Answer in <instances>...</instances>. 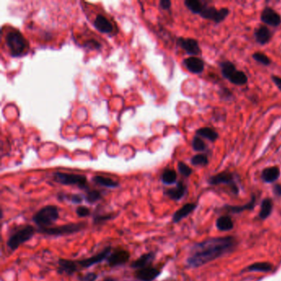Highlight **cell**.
<instances>
[{
    "label": "cell",
    "instance_id": "6da1fadb",
    "mask_svg": "<svg viewBox=\"0 0 281 281\" xmlns=\"http://www.w3.org/2000/svg\"><path fill=\"white\" fill-rule=\"evenodd\" d=\"M236 246L233 237H213L196 243L187 259V266L197 268L231 252Z\"/></svg>",
    "mask_w": 281,
    "mask_h": 281
},
{
    "label": "cell",
    "instance_id": "7a4b0ae2",
    "mask_svg": "<svg viewBox=\"0 0 281 281\" xmlns=\"http://www.w3.org/2000/svg\"><path fill=\"white\" fill-rule=\"evenodd\" d=\"M37 233V229L31 224H23L14 228L10 233L6 245L11 251H17L24 243L29 242Z\"/></svg>",
    "mask_w": 281,
    "mask_h": 281
},
{
    "label": "cell",
    "instance_id": "3957f363",
    "mask_svg": "<svg viewBox=\"0 0 281 281\" xmlns=\"http://www.w3.org/2000/svg\"><path fill=\"white\" fill-rule=\"evenodd\" d=\"M60 219V210L55 204H47L34 214L31 220L36 224V229H45L52 227Z\"/></svg>",
    "mask_w": 281,
    "mask_h": 281
},
{
    "label": "cell",
    "instance_id": "277c9868",
    "mask_svg": "<svg viewBox=\"0 0 281 281\" xmlns=\"http://www.w3.org/2000/svg\"><path fill=\"white\" fill-rule=\"evenodd\" d=\"M86 222L69 223L58 226H52L45 229H37V233L47 237H61L75 234L83 231L87 227Z\"/></svg>",
    "mask_w": 281,
    "mask_h": 281
},
{
    "label": "cell",
    "instance_id": "5b68a950",
    "mask_svg": "<svg viewBox=\"0 0 281 281\" xmlns=\"http://www.w3.org/2000/svg\"><path fill=\"white\" fill-rule=\"evenodd\" d=\"M54 181L63 186H76L81 190H89L88 179L85 176L80 174L66 173L56 172L53 174Z\"/></svg>",
    "mask_w": 281,
    "mask_h": 281
},
{
    "label": "cell",
    "instance_id": "8992f818",
    "mask_svg": "<svg viewBox=\"0 0 281 281\" xmlns=\"http://www.w3.org/2000/svg\"><path fill=\"white\" fill-rule=\"evenodd\" d=\"M6 43L9 47L11 55L14 57L22 55L28 50V42L18 31L14 30L9 31L6 36Z\"/></svg>",
    "mask_w": 281,
    "mask_h": 281
},
{
    "label": "cell",
    "instance_id": "52a82bcc",
    "mask_svg": "<svg viewBox=\"0 0 281 281\" xmlns=\"http://www.w3.org/2000/svg\"><path fill=\"white\" fill-rule=\"evenodd\" d=\"M130 260V251L123 248H116L112 249V251L106 261L109 267L115 268L124 265L128 263Z\"/></svg>",
    "mask_w": 281,
    "mask_h": 281
},
{
    "label": "cell",
    "instance_id": "ba28073f",
    "mask_svg": "<svg viewBox=\"0 0 281 281\" xmlns=\"http://www.w3.org/2000/svg\"><path fill=\"white\" fill-rule=\"evenodd\" d=\"M208 183L212 186H218L220 184L228 185L233 191V193L237 195L239 192V189L235 183L234 176L229 172H223L220 173L216 174L215 176H210L208 179Z\"/></svg>",
    "mask_w": 281,
    "mask_h": 281
},
{
    "label": "cell",
    "instance_id": "9c48e42d",
    "mask_svg": "<svg viewBox=\"0 0 281 281\" xmlns=\"http://www.w3.org/2000/svg\"><path fill=\"white\" fill-rule=\"evenodd\" d=\"M229 10L226 8L217 9L214 6L204 5L200 16L204 19L211 20L215 23H220L229 16Z\"/></svg>",
    "mask_w": 281,
    "mask_h": 281
},
{
    "label": "cell",
    "instance_id": "30bf717a",
    "mask_svg": "<svg viewBox=\"0 0 281 281\" xmlns=\"http://www.w3.org/2000/svg\"><path fill=\"white\" fill-rule=\"evenodd\" d=\"M111 251H112L111 247H107L102 251L94 256H89L88 258H84V259L77 260L78 267L79 269H88V268L92 267L93 265L99 264L101 262L107 260Z\"/></svg>",
    "mask_w": 281,
    "mask_h": 281
},
{
    "label": "cell",
    "instance_id": "8fae6325",
    "mask_svg": "<svg viewBox=\"0 0 281 281\" xmlns=\"http://www.w3.org/2000/svg\"><path fill=\"white\" fill-rule=\"evenodd\" d=\"M162 274V270L155 266H148L136 270L134 273L135 278L139 281H154Z\"/></svg>",
    "mask_w": 281,
    "mask_h": 281
},
{
    "label": "cell",
    "instance_id": "7c38bea8",
    "mask_svg": "<svg viewBox=\"0 0 281 281\" xmlns=\"http://www.w3.org/2000/svg\"><path fill=\"white\" fill-rule=\"evenodd\" d=\"M177 45L178 47L182 48V50H184L187 53L188 55L196 56V55H201L202 53V49L196 39L180 37L177 39Z\"/></svg>",
    "mask_w": 281,
    "mask_h": 281
},
{
    "label": "cell",
    "instance_id": "4fadbf2b",
    "mask_svg": "<svg viewBox=\"0 0 281 281\" xmlns=\"http://www.w3.org/2000/svg\"><path fill=\"white\" fill-rule=\"evenodd\" d=\"M57 263H58L57 272L60 275H66V276H73V275H75V273L78 272L80 270L77 261L60 258L57 261Z\"/></svg>",
    "mask_w": 281,
    "mask_h": 281
},
{
    "label": "cell",
    "instance_id": "5bb4252c",
    "mask_svg": "<svg viewBox=\"0 0 281 281\" xmlns=\"http://www.w3.org/2000/svg\"><path fill=\"white\" fill-rule=\"evenodd\" d=\"M261 20L265 24L277 28L281 24V16L270 7H265L261 14Z\"/></svg>",
    "mask_w": 281,
    "mask_h": 281
},
{
    "label": "cell",
    "instance_id": "9a60e30c",
    "mask_svg": "<svg viewBox=\"0 0 281 281\" xmlns=\"http://www.w3.org/2000/svg\"><path fill=\"white\" fill-rule=\"evenodd\" d=\"M156 258V252L155 251H149L143 253L140 256H139L137 259H135L134 262L130 264V267L135 270H140L142 268L151 266L153 262H155Z\"/></svg>",
    "mask_w": 281,
    "mask_h": 281
},
{
    "label": "cell",
    "instance_id": "2e32d148",
    "mask_svg": "<svg viewBox=\"0 0 281 281\" xmlns=\"http://www.w3.org/2000/svg\"><path fill=\"white\" fill-rule=\"evenodd\" d=\"M183 64L190 73L195 75H200L204 71V61L196 56H191L189 58L185 59L183 61Z\"/></svg>",
    "mask_w": 281,
    "mask_h": 281
},
{
    "label": "cell",
    "instance_id": "e0dca14e",
    "mask_svg": "<svg viewBox=\"0 0 281 281\" xmlns=\"http://www.w3.org/2000/svg\"><path fill=\"white\" fill-rule=\"evenodd\" d=\"M187 191V186L183 182H179L175 187L166 190L164 191V195L168 196V198L171 199L172 201L179 202L184 197Z\"/></svg>",
    "mask_w": 281,
    "mask_h": 281
},
{
    "label": "cell",
    "instance_id": "ac0fdd59",
    "mask_svg": "<svg viewBox=\"0 0 281 281\" xmlns=\"http://www.w3.org/2000/svg\"><path fill=\"white\" fill-rule=\"evenodd\" d=\"M117 215L113 212H102L97 207L93 214V223L94 226H101L109 221L112 220Z\"/></svg>",
    "mask_w": 281,
    "mask_h": 281
},
{
    "label": "cell",
    "instance_id": "d6986e66",
    "mask_svg": "<svg viewBox=\"0 0 281 281\" xmlns=\"http://www.w3.org/2000/svg\"><path fill=\"white\" fill-rule=\"evenodd\" d=\"M196 209V204L194 203L184 204L183 206L180 208L179 210H176V212L174 213L172 220L174 223H179L182 219L189 216Z\"/></svg>",
    "mask_w": 281,
    "mask_h": 281
},
{
    "label": "cell",
    "instance_id": "ffe728a7",
    "mask_svg": "<svg viewBox=\"0 0 281 281\" xmlns=\"http://www.w3.org/2000/svg\"><path fill=\"white\" fill-rule=\"evenodd\" d=\"M254 37L256 42L260 45L267 44L272 38V32L267 27L260 26L254 31Z\"/></svg>",
    "mask_w": 281,
    "mask_h": 281
},
{
    "label": "cell",
    "instance_id": "44dd1931",
    "mask_svg": "<svg viewBox=\"0 0 281 281\" xmlns=\"http://www.w3.org/2000/svg\"><path fill=\"white\" fill-rule=\"evenodd\" d=\"M94 27L102 33H110L113 29L111 22L108 18H106L104 16L100 15V14L97 15V17L94 20Z\"/></svg>",
    "mask_w": 281,
    "mask_h": 281
},
{
    "label": "cell",
    "instance_id": "7402d4cb",
    "mask_svg": "<svg viewBox=\"0 0 281 281\" xmlns=\"http://www.w3.org/2000/svg\"><path fill=\"white\" fill-rule=\"evenodd\" d=\"M281 175V172L278 167H270L265 168L262 172V180L266 183H272L278 179Z\"/></svg>",
    "mask_w": 281,
    "mask_h": 281
},
{
    "label": "cell",
    "instance_id": "603a6c76",
    "mask_svg": "<svg viewBox=\"0 0 281 281\" xmlns=\"http://www.w3.org/2000/svg\"><path fill=\"white\" fill-rule=\"evenodd\" d=\"M255 204H256V196H252L251 201L248 202V204H244V205H228L224 208V210L229 211V213H232V214H239V213L243 212L245 210H252Z\"/></svg>",
    "mask_w": 281,
    "mask_h": 281
},
{
    "label": "cell",
    "instance_id": "cb8c5ba5",
    "mask_svg": "<svg viewBox=\"0 0 281 281\" xmlns=\"http://www.w3.org/2000/svg\"><path fill=\"white\" fill-rule=\"evenodd\" d=\"M272 269L273 265L269 262H256V263L248 265V267L244 269L243 271L267 273L271 271Z\"/></svg>",
    "mask_w": 281,
    "mask_h": 281
},
{
    "label": "cell",
    "instance_id": "d4e9b609",
    "mask_svg": "<svg viewBox=\"0 0 281 281\" xmlns=\"http://www.w3.org/2000/svg\"><path fill=\"white\" fill-rule=\"evenodd\" d=\"M92 181L95 184L103 187L117 188L120 186L119 182H116L115 180L109 178V177H106V176H99V175L94 176Z\"/></svg>",
    "mask_w": 281,
    "mask_h": 281
},
{
    "label": "cell",
    "instance_id": "484cf974",
    "mask_svg": "<svg viewBox=\"0 0 281 281\" xmlns=\"http://www.w3.org/2000/svg\"><path fill=\"white\" fill-rule=\"evenodd\" d=\"M196 136L201 138H204L210 140V142H215L219 138V134L215 130L210 127H203L200 128L196 131Z\"/></svg>",
    "mask_w": 281,
    "mask_h": 281
},
{
    "label": "cell",
    "instance_id": "4316f807",
    "mask_svg": "<svg viewBox=\"0 0 281 281\" xmlns=\"http://www.w3.org/2000/svg\"><path fill=\"white\" fill-rule=\"evenodd\" d=\"M59 201L61 202H70L72 204H79L83 203V201L85 200L84 196L81 194H59L57 196Z\"/></svg>",
    "mask_w": 281,
    "mask_h": 281
},
{
    "label": "cell",
    "instance_id": "83f0119b",
    "mask_svg": "<svg viewBox=\"0 0 281 281\" xmlns=\"http://www.w3.org/2000/svg\"><path fill=\"white\" fill-rule=\"evenodd\" d=\"M230 83L237 86L245 85L246 83H248V76L245 73L241 70H236L234 72L230 77L228 78Z\"/></svg>",
    "mask_w": 281,
    "mask_h": 281
},
{
    "label": "cell",
    "instance_id": "f1b7e54d",
    "mask_svg": "<svg viewBox=\"0 0 281 281\" xmlns=\"http://www.w3.org/2000/svg\"><path fill=\"white\" fill-rule=\"evenodd\" d=\"M216 227L222 232L230 231L234 229V222L229 216H221L216 221Z\"/></svg>",
    "mask_w": 281,
    "mask_h": 281
},
{
    "label": "cell",
    "instance_id": "f546056e",
    "mask_svg": "<svg viewBox=\"0 0 281 281\" xmlns=\"http://www.w3.org/2000/svg\"><path fill=\"white\" fill-rule=\"evenodd\" d=\"M272 210L273 202L271 199H264L262 201V204H261V210H260L259 212L260 218L262 219V220L267 219L272 212Z\"/></svg>",
    "mask_w": 281,
    "mask_h": 281
},
{
    "label": "cell",
    "instance_id": "4dcf8cb0",
    "mask_svg": "<svg viewBox=\"0 0 281 281\" xmlns=\"http://www.w3.org/2000/svg\"><path fill=\"white\" fill-rule=\"evenodd\" d=\"M220 66L221 74L223 77L228 79L230 75L234 73V72L237 70V68L235 66L234 63H232L230 61H223L219 63Z\"/></svg>",
    "mask_w": 281,
    "mask_h": 281
},
{
    "label": "cell",
    "instance_id": "1f68e13d",
    "mask_svg": "<svg viewBox=\"0 0 281 281\" xmlns=\"http://www.w3.org/2000/svg\"><path fill=\"white\" fill-rule=\"evenodd\" d=\"M184 3L186 7L194 14L200 15L204 8V4L199 0H186Z\"/></svg>",
    "mask_w": 281,
    "mask_h": 281
},
{
    "label": "cell",
    "instance_id": "d6a6232c",
    "mask_svg": "<svg viewBox=\"0 0 281 281\" xmlns=\"http://www.w3.org/2000/svg\"><path fill=\"white\" fill-rule=\"evenodd\" d=\"M176 179H177V175L173 169H166L163 171L162 176H161L162 182H163V184L165 185L174 184V183H176Z\"/></svg>",
    "mask_w": 281,
    "mask_h": 281
},
{
    "label": "cell",
    "instance_id": "836d02e7",
    "mask_svg": "<svg viewBox=\"0 0 281 281\" xmlns=\"http://www.w3.org/2000/svg\"><path fill=\"white\" fill-rule=\"evenodd\" d=\"M84 198L88 204H95L96 202H100L102 200V193L98 190H88L86 191Z\"/></svg>",
    "mask_w": 281,
    "mask_h": 281
},
{
    "label": "cell",
    "instance_id": "e575fe53",
    "mask_svg": "<svg viewBox=\"0 0 281 281\" xmlns=\"http://www.w3.org/2000/svg\"><path fill=\"white\" fill-rule=\"evenodd\" d=\"M252 59L264 66H269L270 63H272L270 57H268L267 55L262 52L254 53L252 55Z\"/></svg>",
    "mask_w": 281,
    "mask_h": 281
},
{
    "label": "cell",
    "instance_id": "d590c367",
    "mask_svg": "<svg viewBox=\"0 0 281 281\" xmlns=\"http://www.w3.org/2000/svg\"><path fill=\"white\" fill-rule=\"evenodd\" d=\"M190 162H191L192 165L204 167V166L208 165L209 160H208L207 155L201 154V155H196L193 156L190 160Z\"/></svg>",
    "mask_w": 281,
    "mask_h": 281
},
{
    "label": "cell",
    "instance_id": "8d00e7d4",
    "mask_svg": "<svg viewBox=\"0 0 281 281\" xmlns=\"http://www.w3.org/2000/svg\"><path fill=\"white\" fill-rule=\"evenodd\" d=\"M192 148L196 152H204L206 150V143L199 136H195L192 140Z\"/></svg>",
    "mask_w": 281,
    "mask_h": 281
},
{
    "label": "cell",
    "instance_id": "74e56055",
    "mask_svg": "<svg viewBox=\"0 0 281 281\" xmlns=\"http://www.w3.org/2000/svg\"><path fill=\"white\" fill-rule=\"evenodd\" d=\"M75 213H76L78 217L81 219L88 218L92 215V210L85 205L78 206L75 210Z\"/></svg>",
    "mask_w": 281,
    "mask_h": 281
},
{
    "label": "cell",
    "instance_id": "f35d334b",
    "mask_svg": "<svg viewBox=\"0 0 281 281\" xmlns=\"http://www.w3.org/2000/svg\"><path fill=\"white\" fill-rule=\"evenodd\" d=\"M177 168H178L180 173L182 174V176H185V177H189L193 172L192 169L183 162H179L177 164Z\"/></svg>",
    "mask_w": 281,
    "mask_h": 281
},
{
    "label": "cell",
    "instance_id": "ab89813d",
    "mask_svg": "<svg viewBox=\"0 0 281 281\" xmlns=\"http://www.w3.org/2000/svg\"><path fill=\"white\" fill-rule=\"evenodd\" d=\"M98 275L95 272H87L84 275H79L78 276V281H97Z\"/></svg>",
    "mask_w": 281,
    "mask_h": 281
},
{
    "label": "cell",
    "instance_id": "60d3db41",
    "mask_svg": "<svg viewBox=\"0 0 281 281\" xmlns=\"http://www.w3.org/2000/svg\"><path fill=\"white\" fill-rule=\"evenodd\" d=\"M84 46H85V47H89L91 49H99L100 47H101L99 42H97L95 40H89V41L84 43Z\"/></svg>",
    "mask_w": 281,
    "mask_h": 281
},
{
    "label": "cell",
    "instance_id": "b9f144b4",
    "mask_svg": "<svg viewBox=\"0 0 281 281\" xmlns=\"http://www.w3.org/2000/svg\"><path fill=\"white\" fill-rule=\"evenodd\" d=\"M223 97V99L225 100H230V98H234V96L231 94V92L229 91V89H227V88H224L221 91V97Z\"/></svg>",
    "mask_w": 281,
    "mask_h": 281
},
{
    "label": "cell",
    "instance_id": "7bdbcfd3",
    "mask_svg": "<svg viewBox=\"0 0 281 281\" xmlns=\"http://www.w3.org/2000/svg\"><path fill=\"white\" fill-rule=\"evenodd\" d=\"M160 6H161L162 9L168 10V9L171 8L172 2L170 0H161L160 1Z\"/></svg>",
    "mask_w": 281,
    "mask_h": 281
},
{
    "label": "cell",
    "instance_id": "ee69618b",
    "mask_svg": "<svg viewBox=\"0 0 281 281\" xmlns=\"http://www.w3.org/2000/svg\"><path fill=\"white\" fill-rule=\"evenodd\" d=\"M271 79H272L273 83H275L276 87L278 88L279 90L281 91V78L276 76V75H272Z\"/></svg>",
    "mask_w": 281,
    "mask_h": 281
},
{
    "label": "cell",
    "instance_id": "f6af8a7d",
    "mask_svg": "<svg viewBox=\"0 0 281 281\" xmlns=\"http://www.w3.org/2000/svg\"><path fill=\"white\" fill-rule=\"evenodd\" d=\"M273 192L277 196H281V185H276L273 189Z\"/></svg>",
    "mask_w": 281,
    "mask_h": 281
},
{
    "label": "cell",
    "instance_id": "bcb514c9",
    "mask_svg": "<svg viewBox=\"0 0 281 281\" xmlns=\"http://www.w3.org/2000/svg\"><path fill=\"white\" fill-rule=\"evenodd\" d=\"M102 281H117L116 279L114 278V277H111V276H108V277H105L103 279Z\"/></svg>",
    "mask_w": 281,
    "mask_h": 281
},
{
    "label": "cell",
    "instance_id": "7dc6e473",
    "mask_svg": "<svg viewBox=\"0 0 281 281\" xmlns=\"http://www.w3.org/2000/svg\"></svg>",
    "mask_w": 281,
    "mask_h": 281
}]
</instances>
